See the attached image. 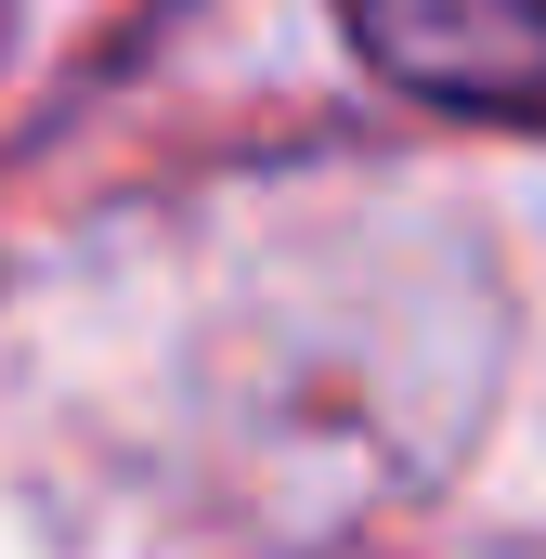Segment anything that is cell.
<instances>
[{"label": "cell", "instance_id": "1", "mask_svg": "<svg viewBox=\"0 0 546 559\" xmlns=\"http://www.w3.org/2000/svg\"><path fill=\"white\" fill-rule=\"evenodd\" d=\"M352 52L455 118H546V0H339Z\"/></svg>", "mask_w": 546, "mask_h": 559}]
</instances>
